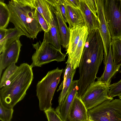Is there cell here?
<instances>
[{"label":"cell","instance_id":"6da1fadb","mask_svg":"<svg viewBox=\"0 0 121 121\" xmlns=\"http://www.w3.org/2000/svg\"><path fill=\"white\" fill-rule=\"evenodd\" d=\"M104 47L98 29L89 33L79 66L78 93L80 98L97 78V74L104 60Z\"/></svg>","mask_w":121,"mask_h":121},{"label":"cell","instance_id":"7a4b0ae2","mask_svg":"<svg viewBox=\"0 0 121 121\" xmlns=\"http://www.w3.org/2000/svg\"><path fill=\"white\" fill-rule=\"evenodd\" d=\"M10 22L27 38L34 40L43 30L37 15L36 0H11L7 4Z\"/></svg>","mask_w":121,"mask_h":121},{"label":"cell","instance_id":"3957f363","mask_svg":"<svg viewBox=\"0 0 121 121\" xmlns=\"http://www.w3.org/2000/svg\"><path fill=\"white\" fill-rule=\"evenodd\" d=\"M32 68L26 63L21 64L13 76L0 90V102L13 108L23 99L34 78Z\"/></svg>","mask_w":121,"mask_h":121},{"label":"cell","instance_id":"277c9868","mask_svg":"<svg viewBox=\"0 0 121 121\" xmlns=\"http://www.w3.org/2000/svg\"><path fill=\"white\" fill-rule=\"evenodd\" d=\"M64 71L63 69H60L57 67L49 71L37 83L36 95L41 111H44L52 108V100Z\"/></svg>","mask_w":121,"mask_h":121},{"label":"cell","instance_id":"5b68a950","mask_svg":"<svg viewBox=\"0 0 121 121\" xmlns=\"http://www.w3.org/2000/svg\"><path fill=\"white\" fill-rule=\"evenodd\" d=\"M88 121H121V99H110L88 110Z\"/></svg>","mask_w":121,"mask_h":121},{"label":"cell","instance_id":"8992f818","mask_svg":"<svg viewBox=\"0 0 121 121\" xmlns=\"http://www.w3.org/2000/svg\"><path fill=\"white\" fill-rule=\"evenodd\" d=\"M32 45L36 51L32 57V62L30 66L32 68L41 67L54 61L60 62L65 60L66 54L44 40L42 42H37Z\"/></svg>","mask_w":121,"mask_h":121},{"label":"cell","instance_id":"52a82bcc","mask_svg":"<svg viewBox=\"0 0 121 121\" xmlns=\"http://www.w3.org/2000/svg\"><path fill=\"white\" fill-rule=\"evenodd\" d=\"M104 13L111 39L121 38V0H105Z\"/></svg>","mask_w":121,"mask_h":121},{"label":"cell","instance_id":"ba28073f","mask_svg":"<svg viewBox=\"0 0 121 121\" xmlns=\"http://www.w3.org/2000/svg\"><path fill=\"white\" fill-rule=\"evenodd\" d=\"M109 87L100 81L92 83L81 97V99L88 110L106 100L113 98L108 95Z\"/></svg>","mask_w":121,"mask_h":121},{"label":"cell","instance_id":"9c48e42d","mask_svg":"<svg viewBox=\"0 0 121 121\" xmlns=\"http://www.w3.org/2000/svg\"><path fill=\"white\" fill-rule=\"evenodd\" d=\"M97 8V16L99 21V27L98 30L102 39L104 47V65L107 61L112 40L105 19L104 5L105 0H95Z\"/></svg>","mask_w":121,"mask_h":121},{"label":"cell","instance_id":"30bf717a","mask_svg":"<svg viewBox=\"0 0 121 121\" xmlns=\"http://www.w3.org/2000/svg\"><path fill=\"white\" fill-rule=\"evenodd\" d=\"M22 45L17 40L4 49L0 55V78L3 70L13 63H17Z\"/></svg>","mask_w":121,"mask_h":121},{"label":"cell","instance_id":"8fae6325","mask_svg":"<svg viewBox=\"0 0 121 121\" xmlns=\"http://www.w3.org/2000/svg\"><path fill=\"white\" fill-rule=\"evenodd\" d=\"M88 110L77 94L69 109L65 121H88Z\"/></svg>","mask_w":121,"mask_h":121},{"label":"cell","instance_id":"7c38bea8","mask_svg":"<svg viewBox=\"0 0 121 121\" xmlns=\"http://www.w3.org/2000/svg\"><path fill=\"white\" fill-rule=\"evenodd\" d=\"M78 80L73 81L69 91L63 103L56 108L55 110L63 121H65L68 111L76 95L78 93Z\"/></svg>","mask_w":121,"mask_h":121},{"label":"cell","instance_id":"4fadbf2b","mask_svg":"<svg viewBox=\"0 0 121 121\" xmlns=\"http://www.w3.org/2000/svg\"><path fill=\"white\" fill-rule=\"evenodd\" d=\"M50 5L52 15L51 20L50 28L48 32H44L43 40L61 51V39L57 20L54 8Z\"/></svg>","mask_w":121,"mask_h":121},{"label":"cell","instance_id":"5bb4252c","mask_svg":"<svg viewBox=\"0 0 121 121\" xmlns=\"http://www.w3.org/2000/svg\"><path fill=\"white\" fill-rule=\"evenodd\" d=\"M104 65V70L103 73L100 77L97 78V81H101L109 87L112 79L119 71L120 68V66H116L114 64L111 44L107 60Z\"/></svg>","mask_w":121,"mask_h":121},{"label":"cell","instance_id":"9a60e30c","mask_svg":"<svg viewBox=\"0 0 121 121\" xmlns=\"http://www.w3.org/2000/svg\"><path fill=\"white\" fill-rule=\"evenodd\" d=\"M79 9L82 15L85 25L87 28L89 33L94 30L99 29V23L97 16L89 8L84 0H80Z\"/></svg>","mask_w":121,"mask_h":121},{"label":"cell","instance_id":"2e32d148","mask_svg":"<svg viewBox=\"0 0 121 121\" xmlns=\"http://www.w3.org/2000/svg\"><path fill=\"white\" fill-rule=\"evenodd\" d=\"M65 4L67 22L70 30L74 27L85 25L83 17L79 9L65 3Z\"/></svg>","mask_w":121,"mask_h":121},{"label":"cell","instance_id":"e0dca14e","mask_svg":"<svg viewBox=\"0 0 121 121\" xmlns=\"http://www.w3.org/2000/svg\"><path fill=\"white\" fill-rule=\"evenodd\" d=\"M53 7L58 22L61 45L63 48H65L66 51L69 43L70 30L63 20L58 9L56 7Z\"/></svg>","mask_w":121,"mask_h":121},{"label":"cell","instance_id":"ac0fdd59","mask_svg":"<svg viewBox=\"0 0 121 121\" xmlns=\"http://www.w3.org/2000/svg\"><path fill=\"white\" fill-rule=\"evenodd\" d=\"M85 25L74 27L70 30L69 41L66 54L70 58L74 53L80 39L86 29Z\"/></svg>","mask_w":121,"mask_h":121},{"label":"cell","instance_id":"d6986e66","mask_svg":"<svg viewBox=\"0 0 121 121\" xmlns=\"http://www.w3.org/2000/svg\"><path fill=\"white\" fill-rule=\"evenodd\" d=\"M88 34L87 27L81 36L72 56L70 58H68L70 59L72 67L74 69L79 67L82 52Z\"/></svg>","mask_w":121,"mask_h":121},{"label":"cell","instance_id":"ffe728a7","mask_svg":"<svg viewBox=\"0 0 121 121\" xmlns=\"http://www.w3.org/2000/svg\"><path fill=\"white\" fill-rule=\"evenodd\" d=\"M25 34L16 27L7 29L5 37L0 40V54L3 50L17 40H19L20 36Z\"/></svg>","mask_w":121,"mask_h":121},{"label":"cell","instance_id":"44dd1931","mask_svg":"<svg viewBox=\"0 0 121 121\" xmlns=\"http://www.w3.org/2000/svg\"><path fill=\"white\" fill-rule=\"evenodd\" d=\"M36 5L38 11L44 18L50 26L52 15L51 5L46 0H36Z\"/></svg>","mask_w":121,"mask_h":121},{"label":"cell","instance_id":"7402d4cb","mask_svg":"<svg viewBox=\"0 0 121 121\" xmlns=\"http://www.w3.org/2000/svg\"><path fill=\"white\" fill-rule=\"evenodd\" d=\"M10 18V14L7 5L0 0V28L6 29Z\"/></svg>","mask_w":121,"mask_h":121},{"label":"cell","instance_id":"603a6c76","mask_svg":"<svg viewBox=\"0 0 121 121\" xmlns=\"http://www.w3.org/2000/svg\"><path fill=\"white\" fill-rule=\"evenodd\" d=\"M111 48L113 59L116 66H121V42L119 39L112 40Z\"/></svg>","mask_w":121,"mask_h":121},{"label":"cell","instance_id":"cb8c5ba5","mask_svg":"<svg viewBox=\"0 0 121 121\" xmlns=\"http://www.w3.org/2000/svg\"><path fill=\"white\" fill-rule=\"evenodd\" d=\"M19 66L13 63L8 66L3 73L0 83V88H2L16 71Z\"/></svg>","mask_w":121,"mask_h":121},{"label":"cell","instance_id":"d4e9b609","mask_svg":"<svg viewBox=\"0 0 121 121\" xmlns=\"http://www.w3.org/2000/svg\"><path fill=\"white\" fill-rule=\"evenodd\" d=\"M49 4L58 9L64 21L67 22L66 10L64 0H46Z\"/></svg>","mask_w":121,"mask_h":121},{"label":"cell","instance_id":"484cf974","mask_svg":"<svg viewBox=\"0 0 121 121\" xmlns=\"http://www.w3.org/2000/svg\"><path fill=\"white\" fill-rule=\"evenodd\" d=\"M76 69L74 70L69 77L67 79L64 87L62 89L58 98L59 105L61 104L64 100L70 88Z\"/></svg>","mask_w":121,"mask_h":121},{"label":"cell","instance_id":"4316f807","mask_svg":"<svg viewBox=\"0 0 121 121\" xmlns=\"http://www.w3.org/2000/svg\"><path fill=\"white\" fill-rule=\"evenodd\" d=\"M66 64H67V65L63 72V80L57 90V92L62 90L65 85L67 80L71 76L73 70H75L72 67L70 60L68 58Z\"/></svg>","mask_w":121,"mask_h":121},{"label":"cell","instance_id":"83f0119b","mask_svg":"<svg viewBox=\"0 0 121 121\" xmlns=\"http://www.w3.org/2000/svg\"><path fill=\"white\" fill-rule=\"evenodd\" d=\"M13 108L6 107L0 102V120L1 121H11L13 117Z\"/></svg>","mask_w":121,"mask_h":121},{"label":"cell","instance_id":"f1b7e54d","mask_svg":"<svg viewBox=\"0 0 121 121\" xmlns=\"http://www.w3.org/2000/svg\"><path fill=\"white\" fill-rule=\"evenodd\" d=\"M108 96L113 97L121 95V79L117 82L111 84L109 86Z\"/></svg>","mask_w":121,"mask_h":121},{"label":"cell","instance_id":"f546056e","mask_svg":"<svg viewBox=\"0 0 121 121\" xmlns=\"http://www.w3.org/2000/svg\"><path fill=\"white\" fill-rule=\"evenodd\" d=\"M44 112L48 121H63L53 108H52Z\"/></svg>","mask_w":121,"mask_h":121},{"label":"cell","instance_id":"4dcf8cb0","mask_svg":"<svg viewBox=\"0 0 121 121\" xmlns=\"http://www.w3.org/2000/svg\"><path fill=\"white\" fill-rule=\"evenodd\" d=\"M37 15L39 23L43 30L44 32H48L49 30L50 26L44 18L37 11Z\"/></svg>","mask_w":121,"mask_h":121},{"label":"cell","instance_id":"1f68e13d","mask_svg":"<svg viewBox=\"0 0 121 121\" xmlns=\"http://www.w3.org/2000/svg\"><path fill=\"white\" fill-rule=\"evenodd\" d=\"M89 8L96 15L97 13V8L95 0H84Z\"/></svg>","mask_w":121,"mask_h":121},{"label":"cell","instance_id":"d6a6232c","mask_svg":"<svg viewBox=\"0 0 121 121\" xmlns=\"http://www.w3.org/2000/svg\"><path fill=\"white\" fill-rule=\"evenodd\" d=\"M65 3L75 8L79 9L80 0H64Z\"/></svg>","mask_w":121,"mask_h":121},{"label":"cell","instance_id":"836d02e7","mask_svg":"<svg viewBox=\"0 0 121 121\" xmlns=\"http://www.w3.org/2000/svg\"><path fill=\"white\" fill-rule=\"evenodd\" d=\"M7 30V29L0 28V40L5 37Z\"/></svg>","mask_w":121,"mask_h":121},{"label":"cell","instance_id":"e575fe53","mask_svg":"<svg viewBox=\"0 0 121 121\" xmlns=\"http://www.w3.org/2000/svg\"><path fill=\"white\" fill-rule=\"evenodd\" d=\"M120 73H121V66H120V69L119 71Z\"/></svg>","mask_w":121,"mask_h":121},{"label":"cell","instance_id":"d590c367","mask_svg":"<svg viewBox=\"0 0 121 121\" xmlns=\"http://www.w3.org/2000/svg\"><path fill=\"white\" fill-rule=\"evenodd\" d=\"M119 39V40L121 42V38L120 39Z\"/></svg>","mask_w":121,"mask_h":121}]
</instances>
